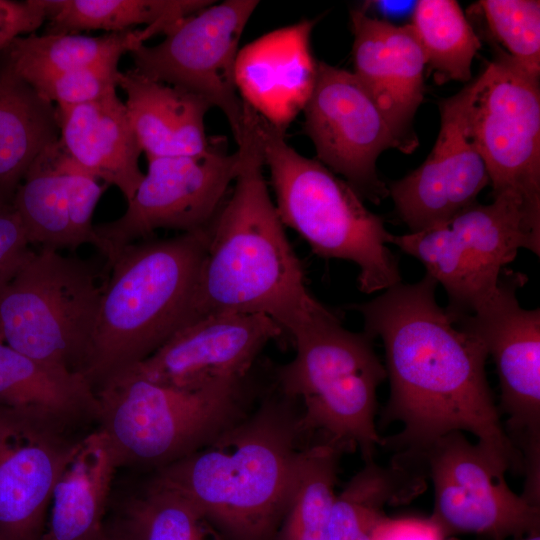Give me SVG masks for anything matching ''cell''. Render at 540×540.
<instances>
[{"instance_id": "obj_1", "label": "cell", "mask_w": 540, "mask_h": 540, "mask_svg": "<svg viewBox=\"0 0 540 540\" xmlns=\"http://www.w3.org/2000/svg\"><path fill=\"white\" fill-rule=\"evenodd\" d=\"M437 284L426 273L416 283L400 282L351 306L362 315L364 332L380 338L385 349L390 396L380 424L400 422L403 428L384 438V447L409 452L466 431L500 473H523L486 377L487 351L438 305Z\"/></svg>"}, {"instance_id": "obj_2", "label": "cell", "mask_w": 540, "mask_h": 540, "mask_svg": "<svg viewBox=\"0 0 540 540\" xmlns=\"http://www.w3.org/2000/svg\"><path fill=\"white\" fill-rule=\"evenodd\" d=\"M244 116L240 171L208 227L188 324L217 313L264 314L292 338L334 312L306 286L263 174L258 114L245 104Z\"/></svg>"}, {"instance_id": "obj_3", "label": "cell", "mask_w": 540, "mask_h": 540, "mask_svg": "<svg viewBox=\"0 0 540 540\" xmlns=\"http://www.w3.org/2000/svg\"><path fill=\"white\" fill-rule=\"evenodd\" d=\"M297 402L267 395L212 445L157 471L224 540H275L302 436Z\"/></svg>"}, {"instance_id": "obj_4", "label": "cell", "mask_w": 540, "mask_h": 540, "mask_svg": "<svg viewBox=\"0 0 540 540\" xmlns=\"http://www.w3.org/2000/svg\"><path fill=\"white\" fill-rule=\"evenodd\" d=\"M208 227L140 240L108 259L111 271L83 369L94 389L148 358L188 324Z\"/></svg>"}, {"instance_id": "obj_5", "label": "cell", "mask_w": 540, "mask_h": 540, "mask_svg": "<svg viewBox=\"0 0 540 540\" xmlns=\"http://www.w3.org/2000/svg\"><path fill=\"white\" fill-rule=\"evenodd\" d=\"M96 418L117 466L157 471L216 442L255 409L250 375L189 390L151 381L134 366L95 387Z\"/></svg>"}, {"instance_id": "obj_6", "label": "cell", "mask_w": 540, "mask_h": 540, "mask_svg": "<svg viewBox=\"0 0 540 540\" xmlns=\"http://www.w3.org/2000/svg\"><path fill=\"white\" fill-rule=\"evenodd\" d=\"M258 129L274 204L285 228L296 231L315 255L355 263L358 288L365 294L400 283L398 258L387 246L392 234L382 218L367 209L345 180L298 153L285 133L259 114Z\"/></svg>"}, {"instance_id": "obj_7", "label": "cell", "mask_w": 540, "mask_h": 540, "mask_svg": "<svg viewBox=\"0 0 540 540\" xmlns=\"http://www.w3.org/2000/svg\"><path fill=\"white\" fill-rule=\"evenodd\" d=\"M296 353L277 367L275 385L284 396L301 401L300 424L345 452L359 449L373 459L385 439L377 431V389L387 371L373 348V338L345 329L333 313L292 338Z\"/></svg>"}, {"instance_id": "obj_8", "label": "cell", "mask_w": 540, "mask_h": 540, "mask_svg": "<svg viewBox=\"0 0 540 540\" xmlns=\"http://www.w3.org/2000/svg\"><path fill=\"white\" fill-rule=\"evenodd\" d=\"M390 243L423 263L448 296L452 320L471 314L498 287L505 266L521 248L540 255V209L511 194L474 204Z\"/></svg>"}, {"instance_id": "obj_9", "label": "cell", "mask_w": 540, "mask_h": 540, "mask_svg": "<svg viewBox=\"0 0 540 540\" xmlns=\"http://www.w3.org/2000/svg\"><path fill=\"white\" fill-rule=\"evenodd\" d=\"M102 288L83 260L31 250L0 293V341L83 374Z\"/></svg>"}, {"instance_id": "obj_10", "label": "cell", "mask_w": 540, "mask_h": 540, "mask_svg": "<svg viewBox=\"0 0 540 540\" xmlns=\"http://www.w3.org/2000/svg\"><path fill=\"white\" fill-rule=\"evenodd\" d=\"M527 278L503 270L495 292L468 315L453 320L484 345L496 365L504 430L523 460L524 491H540V310L520 306Z\"/></svg>"}, {"instance_id": "obj_11", "label": "cell", "mask_w": 540, "mask_h": 540, "mask_svg": "<svg viewBox=\"0 0 540 540\" xmlns=\"http://www.w3.org/2000/svg\"><path fill=\"white\" fill-rule=\"evenodd\" d=\"M395 458L431 479V517L448 537L470 533L490 540H519L540 533V506L513 492L505 475L463 432L445 434Z\"/></svg>"}, {"instance_id": "obj_12", "label": "cell", "mask_w": 540, "mask_h": 540, "mask_svg": "<svg viewBox=\"0 0 540 540\" xmlns=\"http://www.w3.org/2000/svg\"><path fill=\"white\" fill-rule=\"evenodd\" d=\"M241 159L239 149L226 154L213 146L196 155L147 158V172L125 212L94 225L97 249L108 260L160 229L189 233L207 228L226 200Z\"/></svg>"}, {"instance_id": "obj_13", "label": "cell", "mask_w": 540, "mask_h": 540, "mask_svg": "<svg viewBox=\"0 0 540 540\" xmlns=\"http://www.w3.org/2000/svg\"><path fill=\"white\" fill-rule=\"evenodd\" d=\"M258 5L257 0L214 2L177 23L160 43L142 44L131 53L134 69L144 76L198 94L219 108L237 144L244 103L234 66L242 33Z\"/></svg>"}, {"instance_id": "obj_14", "label": "cell", "mask_w": 540, "mask_h": 540, "mask_svg": "<svg viewBox=\"0 0 540 540\" xmlns=\"http://www.w3.org/2000/svg\"><path fill=\"white\" fill-rule=\"evenodd\" d=\"M471 129L493 197L511 194L540 209L539 78L499 53L480 74Z\"/></svg>"}, {"instance_id": "obj_15", "label": "cell", "mask_w": 540, "mask_h": 540, "mask_svg": "<svg viewBox=\"0 0 540 540\" xmlns=\"http://www.w3.org/2000/svg\"><path fill=\"white\" fill-rule=\"evenodd\" d=\"M303 112L304 131L314 144L318 161L344 176L362 199L380 203L388 195V187L378 177L376 161L382 151L399 150V145L354 73L319 61Z\"/></svg>"}, {"instance_id": "obj_16", "label": "cell", "mask_w": 540, "mask_h": 540, "mask_svg": "<svg viewBox=\"0 0 540 540\" xmlns=\"http://www.w3.org/2000/svg\"><path fill=\"white\" fill-rule=\"evenodd\" d=\"M68 425L0 404V540H42L54 486L80 440Z\"/></svg>"}, {"instance_id": "obj_17", "label": "cell", "mask_w": 540, "mask_h": 540, "mask_svg": "<svg viewBox=\"0 0 540 540\" xmlns=\"http://www.w3.org/2000/svg\"><path fill=\"white\" fill-rule=\"evenodd\" d=\"M479 85L480 75L439 102L440 130L432 151L417 169L389 183L388 195L410 232L456 215L490 184L471 129Z\"/></svg>"}, {"instance_id": "obj_18", "label": "cell", "mask_w": 540, "mask_h": 540, "mask_svg": "<svg viewBox=\"0 0 540 540\" xmlns=\"http://www.w3.org/2000/svg\"><path fill=\"white\" fill-rule=\"evenodd\" d=\"M283 334L282 328L264 314H211L183 326L133 366L151 381L200 389L249 376L265 346Z\"/></svg>"}, {"instance_id": "obj_19", "label": "cell", "mask_w": 540, "mask_h": 540, "mask_svg": "<svg viewBox=\"0 0 540 540\" xmlns=\"http://www.w3.org/2000/svg\"><path fill=\"white\" fill-rule=\"evenodd\" d=\"M108 185L79 166L59 139L31 164L12 203L30 244L60 251L98 247L93 215Z\"/></svg>"}, {"instance_id": "obj_20", "label": "cell", "mask_w": 540, "mask_h": 540, "mask_svg": "<svg viewBox=\"0 0 540 540\" xmlns=\"http://www.w3.org/2000/svg\"><path fill=\"white\" fill-rule=\"evenodd\" d=\"M354 75L396 138L399 151L418 146L413 119L424 98L426 58L411 24L397 26L352 10Z\"/></svg>"}, {"instance_id": "obj_21", "label": "cell", "mask_w": 540, "mask_h": 540, "mask_svg": "<svg viewBox=\"0 0 540 540\" xmlns=\"http://www.w3.org/2000/svg\"><path fill=\"white\" fill-rule=\"evenodd\" d=\"M316 20L274 29L239 49L234 79L242 101L281 132L303 111L317 77L311 50Z\"/></svg>"}, {"instance_id": "obj_22", "label": "cell", "mask_w": 540, "mask_h": 540, "mask_svg": "<svg viewBox=\"0 0 540 540\" xmlns=\"http://www.w3.org/2000/svg\"><path fill=\"white\" fill-rule=\"evenodd\" d=\"M56 110L59 141L66 153L102 183L116 186L129 202L144 177L139 166L142 149L117 92Z\"/></svg>"}, {"instance_id": "obj_23", "label": "cell", "mask_w": 540, "mask_h": 540, "mask_svg": "<svg viewBox=\"0 0 540 540\" xmlns=\"http://www.w3.org/2000/svg\"><path fill=\"white\" fill-rule=\"evenodd\" d=\"M118 87L126 94L128 118L147 158L196 155L212 147L205 117L213 105L204 97L134 68L120 72Z\"/></svg>"}, {"instance_id": "obj_24", "label": "cell", "mask_w": 540, "mask_h": 540, "mask_svg": "<svg viewBox=\"0 0 540 540\" xmlns=\"http://www.w3.org/2000/svg\"><path fill=\"white\" fill-rule=\"evenodd\" d=\"M117 468L100 429L81 438L54 486L42 540H102Z\"/></svg>"}, {"instance_id": "obj_25", "label": "cell", "mask_w": 540, "mask_h": 540, "mask_svg": "<svg viewBox=\"0 0 540 540\" xmlns=\"http://www.w3.org/2000/svg\"><path fill=\"white\" fill-rule=\"evenodd\" d=\"M58 139L56 106L0 58V208L12 207L31 164Z\"/></svg>"}, {"instance_id": "obj_26", "label": "cell", "mask_w": 540, "mask_h": 540, "mask_svg": "<svg viewBox=\"0 0 540 540\" xmlns=\"http://www.w3.org/2000/svg\"><path fill=\"white\" fill-rule=\"evenodd\" d=\"M0 404L68 424L97 413L95 389L82 373L37 361L1 341Z\"/></svg>"}, {"instance_id": "obj_27", "label": "cell", "mask_w": 540, "mask_h": 540, "mask_svg": "<svg viewBox=\"0 0 540 540\" xmlns=\"http://www.w3.org/2000/svg\"><path fill=\"white\" fill-rule=\"evenodd\" d=\"M426 478L412 466L392 459L388 466L366 461L335 496L329 540H376L384 508L408 503L425 489Z\"/></svg>"}, {"instance_id": "obj_28", "label": "cell", "mask_w": 540, "mask_h": 540, "mask_svg": "<svg viewBox=\"0 0 540 540\" xmlns=\"http://www.w3.org/2000/svg\"><path fill=\"white\" fill-rule=\"evenodd\" d=\"M153 36L148 27L101 36L33 33L13 40L0 51V58L27 81L37 76L119 61L123 54L132 53Z\"/></svg>"}, {"instance_id": "obj_29", "label": "cell", "mask_w": 540, "mask_h": 540, "mask_svg": "<svg viewBox=\"0 0 540 540\" xmlns=\"http://www.w3.org/2000/svg\"><path fill=\"white\" fill-rule=\"evenodd\" d=\"M48 34L153 27L165 34L181 20L214 3L208 0H41Z\"/></svg>"}, {"instance_id": "obj_30", "label": "cell", "mask_w": 540, "mask_h": 540, "mask_svg": "<svg viewBox=\"0 0 540 540\" xmlns=\"http://www.w3.org/2000/svg\"><path fill=\"white\" fill-rule=\"evenodd\" d=\"M344 450L318 439L297 456L275 540H329L338 462Z\"/></svg>"}, {"instance_id": "obj_31", "label": "cell", "mask_w": 540, "mask_h": 540, "mask_svg": "<svg viewBox=\"0 0 540 540\" xmlns=\"http://www.w3.org/2000/svg\"><path fill=\"white\" fill-rule=\"evenodd\" d=\"M103 540H224L198 509L152 479L105 520Z\"/></svg>"}, {"instance_id": "obj_32", "label": "cell", "mask_w": 540, "mask_h": 540, "mask_svg": "<svg viewBox=\"0 0 540 540\" xmlns=\"http://www.w3.org/2000/svg\"><path fill=\"white\" fill-rule=\"evenodd\" d=\"M438 84L471 80L479 37L454 0H420L411 23Z\"/></svg>"}, {"instance_id": "obj_33", "label": "cell", "mask_w": 540, "mask_h": 540, "mask_svg": "<svg viewBox=\"0 0 540 540\" xmlns=\"http://www.w3.org/2000/svg\"><path fill=\"white\" fill-rule=\"evenodd\" d=\"M479 7L494 38L512 62L526 73H540V2L483 0Z\"/></svg>"}, {"instance_id": "obj_34", "label": "cell", "mask_w": 540, "mask_h": 540, "mask_svg": "<svg viewBox=\"0 0 540 540\" xmlns=\"http://www.w3.org/2000/svg\"><path fill=\"white\" fill-rule=\"evenodd\" d=\"M119 61L31 78L29 83L55 106H73L98 100L118 87Z\"/></svg>"}, {"instance_id": "obj_35", "label": "cell", "mask_w": 540, "mask_h": 540, "mask_svg": "<svg viewBox=\"0 0 540 540\" xmlns=\"http://www.w3.org/2000/svg\"><path fill=\"white\" fill-rule=\"evenodd\" d=\"M31 251L25 228L13 207L0 208V293Z\"/></svg>"}, {"instance_id": "obj_36", "label": "cell", "mask_w": 540, "mask_h": 540, "mask_svg": "<svg viewBox=\"0 0 540 540\" xmlns=\"http://www.w3.org/2000/svg\"><path fill=\"white\" fill-rule=\"evenodd\" d=\"M44 22L41 0H0V51L16 38L33 34Z\"/></svg>"}, {"instance_id": "obj_37", "label": "cell", "mask_w": 540, "mask_h": 540, "mask_svg": "<svg viewBox=\"0 0 540 540\" xmlns=\"http://www.w3.org/2000/svg\"><path fill=\"white\" fill-rule=\"evenodd\" d=\"M442 528L428 518L386 516L380 524L376 540H449Z\"/></svg>"}, {"instance_id": "obj_38", "label": "cell", "mask_w": 540, "mask_h": 540, "mask_svg": "<svg viewBox=\"0 0 540 540\" xmlns=\"http://www.w3.org/2000/svg\"><path fill=\"white\" fill-rule=\"evenodd\" d=\"M519 540H540V533L528 535L526 538Z\"/></svg>"}, {"instance_id": "obj_39", "label": "cell", "mask_w": 540, "mask_h": 540, "mask_svg": "<svg viewBox=\"0 0 540 540\" xmlns=\"http://www.w3.org/2000/svg\"><path fill=\"white\" fill-rule=\"evenodd\" d=\"M104 537V536H103ZM103 540V539H102Z\"/></svg>"}]
</instances>
